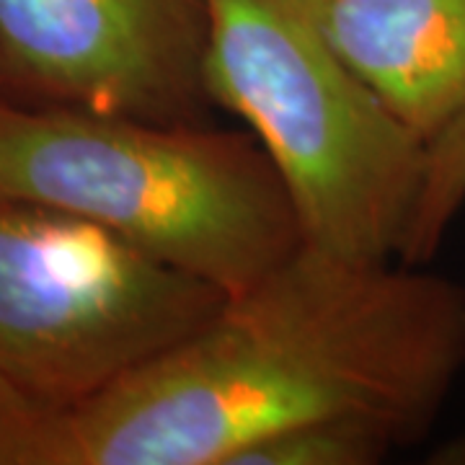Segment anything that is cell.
<instances>
[{"label":"cell","mask_w":465,"mask_h":465,"mask_svg":"<svg viewBox=\"0 0 465 465\" xmlns=\"http://www.w3.org/2000/svg\"><path fill=\"white\" fill-rule=\"evenodd\" d=\"M339 57L427 143L465 112V0H298Z\"/></svg>","instance_id":"obj_6"},{"label":"cell","mask_w":465,"mask_h":465,"mask_svg":"<svg viewBox=\"0 0 465 465\" xmlns=\"http://www.w3.org/2000/svg\"><path fill=\"white\" fill-rule=\"evenodd\" d=\"M207 34V0H0V94L202 122Z\"/></svg>","instance_id":"obj_5"},{"label":"cell","mask_w":465,"mask_h":465,"mask_svg":"<svg viewBox=\"0 0 465 465\" xmlns=\"http://www.w3.org/2000/svg\"><path fill=\"white\" fill-rule=\"evenodd\" d=\"M465 207V112L427 143L424 176L414 215L399 251L401 264L432 262L452 220Z\"/></svg>","instance_id":"obj_8"},{"label":"cell","mask_w":465,"mask_h":465,"mask_svg":"<svg viewBox=\"0 0 465 465\" xmlns=\"http://www.w3.org/2000/svg\"><path fill=\"white\" fill-rule=\"evenodd\" d=\"M0 197L88 217L238 295L302 246L251 133L29 104L0 94Z\"/></svg>","instance_id":"obj_2"},{"label":"cell","mask_w":465,"mask_h":465,"mask_svg":"<svg viewBox=\"0 0 465 465\" xmlns=\"http://www.w3.org/2000/svg\"><path fill=\"white\" fill-rule=\"evenodd\" d=\"M225 298L88 217L0 197V381L45 411L166 354Z\"/></svg>","instance_id":"obj_4"},{"label":"cell","mask_w":465,"mask_h":465,"mask_svg":"<svg viewBox=\"0 0 465 465\" xmlns=\"http://www.w3.org/2000/svg\"><path fill=\"white\" fill-rule=\"evenodd\" d=\"M401 445L378 421L316 419L251 442L228 465H372Z\"/></svg>","instance_id":"obj_7"},{"label":"cell","mask_w":465,"mask_h":465,"mask_svg":"<svg viewBox=\"0 0 465 465\" xmlns=\"http://www.w3.org/2000/svg\"><path fill=\"white\" fill-rule=\"evenodd\" d=\"M207 99L249 124L302 243L347 262H399L427 140L339 57L298 0H207Z\"/></svg>","instance_id":"obj_3"},{"label":"cell","mask_w":465,"mask_h":465,"mask_svg":"<svg viewBox=\"0 0 465 465\" xmlns=\"http://www.w3.org/2000/svg\"><path fill=\"white\" fill-rule=\"evenodd\" d=\"M52 414L0 381V465H42L45 430Z\"/></svg>","instance_id":"obj_9"},{"label":"cell","mask_w":465,"mask_h":465,"mask_svg":"<svg viewBox=\"0 0 465 465\" xmlns=\"http://www.w3.org/2000/svg\"><path fill=\"white\" fill-rule=\"evenodd\" d=\"M463 367V284L302 243L182 344L54 411L42 465H228L316 419L378 421L409 445Z\"/></svg>","instance_id":"obj_1"}]
</instances>
